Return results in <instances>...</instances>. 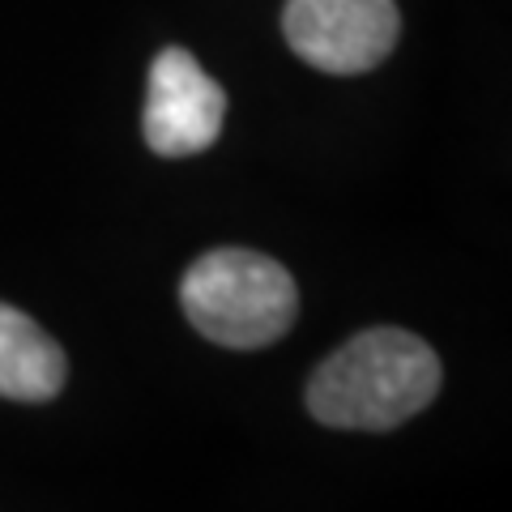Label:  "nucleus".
<instances>
[{"instance_id":"1","label":"nucleus","mask_w":512,"mask_h":512,"mask_svg":"<svg viewBox=\"0 0 512 512\" xmlns=\"http://www.w3.org/2000/svg\"><path fill=\"white\" fill-rule=\"evenodd\" d=\"M440 393V359L406 329H367L338 346L308 380V410L338 431H389Z\"/></svg>"},{"instance_id":"2","label":"nucleus","mask_w":512,"mask_h":512,"mask_svg":"<svg viewBox=\"0 0 512 512\" xmlns=\"http://www.w3.org/2000/svg\"><path fill=\"white\" fill-rule=\"evenodd\" d=\"M188 325L227 350L278 342L299 316L295 278L265 252L214 248L188 265L180 282Z\"/></svg>"},{"instance_id":"3","label":"nucleus","mask_w":512,"mask_h":512,"mask_svg":"<svg viewBox=\"0 0 512 512\" xmlns=\"http://www.w3.org/2000/svg\"><path fill=\"white\" fill-rule=\"evenodd\" d=\"M282 35L312 69L355 77L397 47L402 13L393 0H286Z\"/></svg>"},{"instance_id":"4","label":"nucleus","mask_w":512,"mask_h":512,"mask_svg":"<svg viewBox=\"0 0 512 512\" xmlns=\"http://www.w3.org/2000/svg\"><path fill=\"white\" fill-rule=\"evenodd\" d=\"M222 120H227V94L197 56L184 47H163L150 64V94H146V146L163 158H188L210 150Z\"/></svg>"},{"instance_id":"5","label":"nucleus","mask_w":512,"mask_h":512,"mask_svg":"<svg viewBox=\"0 0 512 512\" xmlns=\"http://www.w3.org/2000/svg\"><path fill=\"white\" fill-rule=\"evenodd\" d=\"M69 363L60 342L26 312L0 303V397L9 402H52L64 389Z\"/></svg>"}]
</instances>
